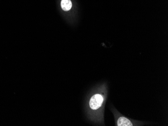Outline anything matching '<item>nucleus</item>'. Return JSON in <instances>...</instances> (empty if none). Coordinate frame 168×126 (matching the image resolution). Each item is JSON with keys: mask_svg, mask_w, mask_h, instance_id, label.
<instances>
[{"mask_svg": "<svg viewBox=\"0 0 168 126\" xmlns=\"http://www.w3.org/2000/svg\"><path fill=\"white\" fill-rule=\"evenodd\" d=\"M106 96L104 91H101L96 93L91 97L89 101V107L92 110L95 111L101 110L104 109Z\"/></svg>", "mask_w": 168, "mask_h": 126, "instance_id": "nucleus-1", "label": "nucleus"}, {"mask_svg": "<svg viewBox=\"0 0 168 126\" xmlns=\"http://www.w3.org/2000/svg\"><path fill=\"white\" fill-rule=\"evenodd\" d=\"M112 112L114 114L115 119L116 126H140L142 124L140 122H137L123 116L118 111L114 109L112 110Z\"/></svg>", "mask_w": 168, "mask_h": 126, "instance_id": "nucleus-2", "label": "nucleus"}, {"mask_svg": "<svg viewBox=\"0 0 168 126\" xmlns=\"http://www.w3.org/2000/svg\"><path fill=\"white\" fill-rule=\"evenodd\" d=\"M72 7V2L70 0H61V7L65 11L70 10Z\"/></svg>", "mask_w": 168, "mask_h": 126, "instance_id": "nucleus-3", "label": "nucleus"}]
</instances>
